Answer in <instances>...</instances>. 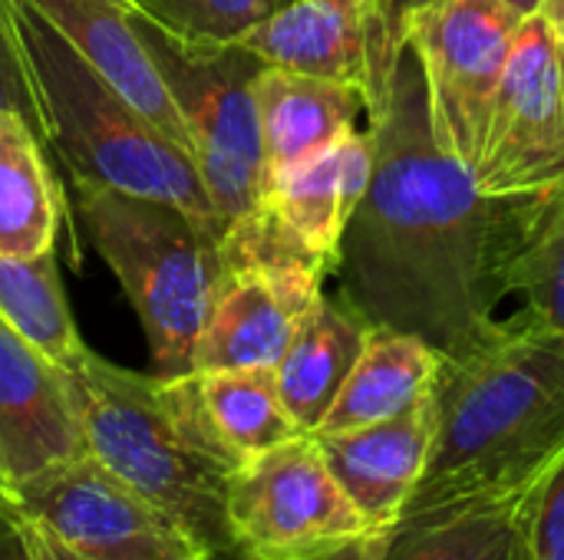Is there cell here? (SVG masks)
<instances>
[{"label":"cell","instance_id":"cell-1","mask_svg":"<svg viewBox=\"0 0 564 560\" xmlns=\"http://www.w3.org/2000/svg\"><path fill=\"white\" fill-rule=\"evenodd\" d=\"M373 172L340 238V300L370 327L456 356L492 333L509 267L564 185L486 195L433 132L420 59L403 43L370 112Z\"/></svg>","mask_w":564,"mask_h":560},{"label":"cell","instance_id":"cell-2","mask_svg":"<svg viewBox=\"0 0 564 560\" xmlns=\"http://www.w3.org/2000/svg\"><path fill=\"white\" fill-rule=\"evenodd\" d=\"M562 452L564 337L522 314L499 320L476 347L440 356L433 446L403 518L516 508Z\"/></svg>","mask_w":564,"mask_h":560},{"label":"cell","instance_id":"cell-3","mask_svg":"<svg viewBox=\"0 0 564 560\" xmlns=\"http://www.w3.org/2000/svg\"><path fill=\"white\" fill-rule=\"evenodd\" d=\"M63 373L86 452L169 515L208 558H238L228 485L245 462L218 436L198 376L129 373L89 347Z\"/></svg>","mask_w":564,"mask_h":560},{"label":"cell","instance_id":"cell-4","mask_svg":"<svg viewBox=\"0 0 564 560\" xmlns=\"http://www.w3.org/2000/svg\"><path fill=\"white\" fill-rule=\"evenodd\" d=\"M10 30L36 102L43 142L76 182L178 205L225 234L195 155L135 112L33 7L7 0Z\"/></svg>","mask_w":564,"mask_h":560},{"label":"cell","instance_id":"cell-5","mask_svg":"<svg viewBox=\"0 0 564 560\" xmlns=\"http://www.w3.org/2000/svg\"><path fill=\"white\" fill-rule=\"evenodd\" d=\"M96 254L129 294L155 376H188L198 333L225 281L221 231L172 201L76 182Z\"/></svg>","mask_w":564,"mask_h":560},{"label":"cell","instance_id":"cell-6","mask_svg":"<svg viewBox=\"0 0 564 560\" xmlns=\"http://www.w3.org/2000/svg\"><path fill=\"white\" fill-rule=\"evenodd\" d=\"M129 17L185 119L195 165L228 231L258 211L268 188L254 102L268 63L241 43H188L135 10Z\"/></svg>","mask_w":564,"mask_h":560},{"label":"cell","instance_id":"cell-7","mask_svg":"<svg viewBox=\"0 0 564 560\" xmlns=\"http://www.w3.org/2000/svg\"><path fill=\"white\" fill-rule=\"evenodd\" d=\"M228 528L238 560H311L373 535L314 436H297L235 472Z\"/></svg>","mask_w":564,"mask_h":560},{"label":"cell","instance_id":"cell-8","mask_svg":"<svg viewBox=\"0 0 564 560\" xmlns=\"http://www.w3.org/2000/svg\"><path fill=\"white\" fill-rule=\"evenodd\" d=\"M522 20L506 0H426L403 23L423 69L436 142L466 168L476 162Z\"/></svg>","mask_w":564,"mask_h":560},{"label":"cell","instance_id":"cell-9","mask_svg":"<svg viewBox=\"0 0 564 560\" xmlns=\"http://www.w3.org/2000/svg\"><path fill=\"white\" fill-rule=\"evenodd\" d=\"M473 178L486 195H532L564 185V53L539 13L519 26Z\"/></svg>","mask_w":564,"mask_h":560},{"label":"cell","instance_id":"cell-10","mask_svg":"<svg viewBox=\"0 0 564 560\" xmlns=\"http://www.w3.org/2000/svg\"><path fill=\"white\" fill-rule=\"evenodd\" d=\"M7 508L33 515L89 560H212L89 452L7 488Z\"/></svg>","mask_w":564,"mask_h":560},{"label":"cell","instance_id":"cell-11","mask_svg":"<svg viewBox=\"0 0 564 560\" xmlns=\"http://www.w3.org/2000/svg\"><path fill=\"white\" fill-rule=\"evenodd\" d=\"M238 43L268 66L357 86L370 106L393 69L383 59L370 0H291Z\"/></svg>","mask_w":564,"mask_h":560},{"label":"cell","instance_id":"cell-12","mask_svg":"<svg viewBox=\"0 0 564 560\" xmlns=\"http://www.w3.org/2000/svg\"><path fill=\"white\" fill-rule=\"evenodd\" d=\"M66 373L0 320V479L7 488L83 455Z\"/></svg>","mask_w":564,"mask_h":560},{"label":"cell","instance_id":"cell-13","mask_svg":"<svg viewBox=\"0 0 564 560\" xmlns=\"http://www.w3.org/2000/svg\"><path fill=\"white\" fill-rule=\"evenodd\" d=\"M327 469L373 531H393L426 472L433 446V389L413 409L344 432L314 436Z\"/></svg>","mask_w":564,"mask_h":560},{"label":"cell","instance_id":"cell-14","mask_svg":"<svg viewBox=\"0 0 564 560\" xmlns=\"http://www.w3.org/2000/svg\"><path fill=\"white\" fill-rule=\"evenodd\" d=\"M373 172L370 129H350L334 145L268 182L261 211L304 254L334 274L340 238Z\"/></svg>","mask_w":564,"mask_h":560},{"label":"cell","instance_id":"cell-15","mask_svg":"<svg viewBox=\"0 0 564 560\" xmlns=\"http://www.w3.org/2000/svg\"><path fill=\"white\" fill-rule=\"evenodd\" d=\"M33 7L135 112L192 152L185 119L122 0H33Z\"/></svg>","mask_w":564,"mask_h":560},{"label":"cell","instance_id":"cell-16","mask_svg":"<svg viewBox=\"0 0 564 560\" xmlns=\"http://www.w3.org/2000/svg\"><path fill=\"white\" fill-rule=\"evenodd\" d=\"M268 182L314 158L370 112L357 86L264 66L254 83Z\"/></svg>","mask_w":564,"mask_h":560},{"label":"cell","instance_id":"cell-17","mask_svg":"<svg viewBox=\"0 0 564 560\" xmlns=\"http://www.w3.org/2000/svg\"><path fill=\"white\" fill-rule=\"evenodd\" d=\"M370 323L340 297L327 294L311 307L291 347L274 366L278 393L301 432L314 436L364 353Z\"/></svg>","mask_w":564,"mask_h":560},{"label":"cell","instance_id":"cell-18","mask_svg":"<svg viewBox=\"0 0 564 560\" xmlns=\"http://www.w3.org/2000/svg\"><path fill=\"white\" fill-rule=\"evenodd\" d=\"M436 373L440 353L430 343L403 330L370 327L364 353L317 432H344L393 419L430 396Z\"/></svg>","mask_w":564,"mask_h":560},{"label":"cell","instance_id":"cell-19","mask_svg":"<svg viewBox=\"0 0 564 560\" xmlns=\"http://www.w3.org/2000/svg\"><path fill=\"white\" fill-rule=\"evenodd\" d=\"M59 191L43 142L17 112H0V257H36L56 248Z\"/></svg>","mask_w":564,"mask_h":560},{"label":"cell","instance_id":"cell-20","mask_svg":"<svg viewBox=\"0 0 564 560\" xmlns=\"http://www.w3.org/2000/svg\"><path fill=\"white\" fill-rule=\"evenodd\" d=\"M195 376L218 436L241 462L307 436L291 419L274 370H218Z\"/></svg>","mask_w":564,"mask_h":560},{"label":"cell","instance_id":"cell-21","mask_svg":"<svg viewBox=\"0 0 564 560\" xmlns=\"http://www.w3.org/2000/svg\"><path fill=\"white\" fill-rule=\"evenodd\" d=\"M0 320L59 370L86 350L63 297L56 248L36 257H0Z\"/></svg>","mask_w":564,"mask_h":560},{"label":"cell","instance_id":"cell-22","mask_svg":"<svg viewBox=\"0 0 564 560\" xmlns=\"http://www.w3.org/2000/svg\"><path fill=\"white\" fill-rule=\"evenodd\" d=\"M512 528V505L430 512L403 518L390 531L383 560H486Z\"/></svg>","mask_w":564,"mask_h":560},{"label":"cell","instance_id":"cell-23","mask_svg":"<svg viewBox=\"0 0 564 560\" xmlns=\"http://www.w3.org/2000/svg\"><path fill=\"white\" fill-rule=\"evenodd\" d=\"M509 294L522 317L564 337V188L509 267Z\"/></svg>","mask_w":564,"mask_h":560},{"label":"cell","instance_id":"cell-24","mask_svg":"<svg viewBox=\"0 0 564 560\" xmlns=\"http://www.w3.org/2000/svg\"><path fill=\"white\" fill-rule=\"evenodd\" d=\"M165 33L188 43H238L291 0H122Z\"/></svg>","mask_w":564,"mask_h":560},{"label":"cell","instance_id":"cell-25","mask_svg":"<svg viewBox=\"0 0 564 560\" xmlns=\"http://www.w3.org/2000/svg\"><path fill=\"white\" fill-rule=\"evenodd\" d=\"M525 560H564V452L516 505Z\"/></svg>","mask_w":564,"mask_h":560},{"label":"cell","instance_id":"cell-26","mask_svg":"<svg viewBox=\"0 0 564 560\" xmlns=\"http://www.w3.org/2000/svg\"><path fill=\"white\" fill-rule=\"evenodd\" d=\"M0 112H17L30 122V129L40 135L43 142V129H40V116H36V102L26 83V69L10 30V17H7V0H0ZM46 145V142H43Z\"/></svg>","mask_w":564,"mask_h":560},{"label":"cell","instance_id":"cell-27","mask_svg":"<svg viewBox=\"0 0 564 560\" xmlns=\"http://www.w3.org/2000/svg\"><path fill=\"white\" fill-rule=\"evenodd\" d=\"M0 521L10 528L20 560H89L86 554H79L69 541H63L53 528H46L43 521H36L33 515L13 512L3 505Z\"/></svg>","mask_w":564,"mask_h":560},{"label":"cell","instance_id":"cell-28","mask_svg":"<svg viewBox=\"0 0 564 560\" xmlns=\"http://www.w3.org/2000/svg\"><path fill=\"white\" fill-rule=\"evenodd\" d=\"M426 0H370V10H373V23H377V36H380V50H383V59L393 66L400 50H403V23L406 17Z\"/></svg>","mask_w":564,"mask_h":560},{"label":"cell","instance_id":"cell-29","mask_svg":"<svg viewBox=\"0 0 564 560\" xmlns=\"http://www.w3.org/2000/svg\"><path fill=\"white\" fill-rule=\"evenodd\" d=\"M387 541H390V531H373V535H364L337 551H327L321 558L311 560H383L387 558Z\"/></svg>","mask_w":564,"mask_h":560},{"label":"cell","instance_id":"cell-30","mask_svg":"<svg viewBox=\"0 0 564 560\" xmlns=\"http://www.w3.org/2000/svg\"><path fill=\"white\" fill-rule=\"evenodd\" d=\"M535 13H539V20L545 23V30L552 33V40L562 46L564 53V0H542Z\"/></svg>","mask_w":564,"mask_h":560},{"label":"cell","instance_id":"cell-31","mask_svg":"<svg viewBox=\"0 0 564 560\" xmlns=\"http://www.w3.org/2000/svg\"><path fill=\"white\" fill-rule=\"evenodd\" d=\"M486 560H525V554H522V541H519V528H512Z\"/></svg>","mask_w":564,"mask_h":560},{"label":"cell","instance_id":"cell-32","mask_svg":"<svg viewBox=\"0 0 564 560\" xmlns=\"http://www.w3.org/2000/svg\"><path fill=\"white\" fill-rule=\"evenodd\" d=\"M506 3H509L516 13H522V17H532V13L539 10V3H542V0H506Z\"/></svg>","mask_w":564,"mask_h":560},{"label":"cell","instance_id":"cell-33","mask_svg":"<svg viewBox=\"0 0 564 560\" xmlns=\"http://www.w3.org/2000/svg\"><path fill=\"white\" fill-rule=\"evenodd\" d=\"M3 505H7V485H3V479H0V515H3Z\"/></svg>","mask_w":564,"mask_h":560},{"label":"cell","instance_id":"cell-34","mask_svg":"<svg viewBox=\"0 0 564 560\" xmlns=\"http://www.w3.org/2000/svg\"><path fill=\"white\" fill-rule=\"evenodd\" d=\"M212 560H238V558H212Z\"/></svg>","mask_w":564,"mask_h":560}]
</instances>
